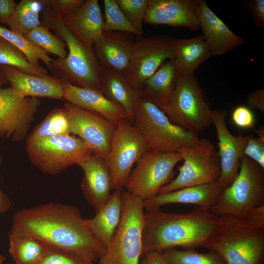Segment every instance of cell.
Wrapping results in <instances>:
<instances>
[{"instance_id":"obj_36","label":"cell","mask_w":264,"mask_h":264,"mask_svg":"<svg viewBox=\"0 0 264 264\" xmlns=\"http://www.w3.org/2000/svg\"><path fill=\"white\" fill-rule=\"evenodd\" d=\"M105 19L103 32L120 31L142 36L129 22L116 0H104Z\"/></svg>"},{"instance_id":"obj_50","label":"cell","mask_w":264,"mask_h":264,"mask_svg":"<svg viewBox=\"0 0 264 264\" xmlns=\"http://www.w3.org/2000/svg\"><path fill=\"white\" fill-rule=\"evenodd\" d=\"M1 160H2V158L0 156V163L1 162Z\"/></svg>"},{"instance_id":"obj_4","label":"cell","mask_w":264,"mask_h":264,"mask_svg":"<svg viewBox=\"0 0 264 264\" xmlns=\"http://www.w3.org/2000/svg\"><path fill=\"white\" fill-rule=\"evenodd\" d=\"M132 123L148 149L162 153H179L199 139L198 134L174 124L157 106L142 95L134 108Z\"/></svg>"},{"instance_id":"obj_15","label":"cell","mask_w":264,"mask_h":264,"mask_svg":"<svg viewBox=\"0 0 264 264\" xmlns=\"http://www.w3.org/2000/svg\"><path fill=\"white\" fill-rule=\"evenodd\" d=\"M40 105L38 98L22 96L11 87L0 88V136L24 139Z\"/></svg>"},{"instance_id":"obj_22","label":"cell","mask_w":264,"mask_h":264,"mask_svg":"<svg viewBox=\"0 0 264 264\" xmlns=\"http://www.w3.org/2000/svg\"><path fill=\"white\" fill-rule=\"evenodd\" d=\"M2 66L11 88L22 96L63 99V80L48 75L28 74L8 66Z\"/></svg>"},{"instance_id":"obj_8","label":"cell","mask_w":264,"mask_h":264,"mask_svg":"<svg viewBox=\"0 0 264 264\" xmlns=\"http://www.w3.org/2000/svg\"><path fill=\"white\" fill-rule=\"evenodd\" d=\"M160 110L174 124L198 134L213 124L212 110L194 75L179 76L170 99Z\"/></svg>"},{"instance_id":"obj_23","label":"cell","mask_w":264,"mask_h":264,"mask_svg":"<svg viewBox=\"0 0 264 264\" xmlns=\"http://www.w3.org/2000/svg\"><path fill=\"white\" fill-rule=\"evenodd\" d=\"M62 19L72 34L91 49L103 32L104 19L97 0H85Z\"/></svg>"},{"instance_id":"obj_49","label":"cell","mask_w":264,"mask_h":264,"mask_svg":"<svg viewBox=\"0 0 264 264\" xmlns=\"http://www.w3.org/2000/svg\"><path fill=\"white\" fill-rule=\"evenodd\" d=\"M6 258L2 255H0V264H2Z\"/></svg>"},{"instance_id":"obj_40","label":"cell","mask_w":264,"mask_h":264,"mask_svg":"<svg viewBox=\"0 0 264 264\" xmlns=\"http://www.w3.org/2000/svg\"><path fill=\"white\" fill-rule=\"evenodd\" d=\"M231 119L235 126L242 129H254L255 115L250 108L239 106L233 110Z\"/></svg>"},{"instance_id":"obj_26","label":"cell","mask_w":264,"mask_h":264,"mask_svg":"<svg viewBox=\"0 0 264 264\" xmlns=\"http://www.w3.org/2000/svg\"><path fill=\"white\" fill-rule=\"evenodd\" d=\"M101 90L111 102L122 107L132 123L133 110L140 97V91L132 87L124 76L109 68L100 66Z\"/></svg>"},{"instance_id":"obj_39","label":"cell","mask_w":264,"mask_h":264,"mask_svg":"<svg viewBox=\"0 0 264 264\" xmlns=\"http://www.w3.org/2000/svg\"><path fill=\"white\" fill-rule=\"evenodd\" d=\"M259 137L253 135H246V145L243 154L264 168V133L262 129L257 132Z\"/></svg>"},{"instance_id":"obj_3","label":"cell","mask_w":264,"mask_h":264,"mask_svg":"<svg viewBox=\"0 0 264 264\" xmlns=\"http://www.w3.org/2000/svg\"><path fill=\"white\" fill-rule=\"evenodd\" d=\"M42 14V25L53 30L68 49L66 58L53 60L51 64L49 69L56 76L55 77L77 87L101 91L100 66L92 49L77 39L65 25L62 18L48 5Z\"/></svg>"},{"instance_id":"obj_25","label":"cell","mask_w":264,"mask_h":264,"mask_svg":"<svg viewBox=\"0 0 264 264\" xmlns=\"http://www.w3.org/2000/svg\"><path fill=\"white\" fill-rule=\"evenodd\" d=\"M110 199L85 223L92 234L106 247L111 242L122 217L124 189L114 190Z\"/></svg>"},{"instance_id":"obj_17","label":"cell","mask_w":264,"mask_h":264,"mask_svg":"<svg viewBox=\"0 0 264 264\" xmlns=\"http://www.w3.org/2000/svg\"><path fill=\"white\" fill-rule=\"evenodd\" d=\"M198 0H149L144 22L154 25L199 28Z\"/></svg>"},{"instance_id":"obj_28","label":"cell","mask_w":264,"mask_h":264,"mask_svg":"<svg viewBox=\"0 0 264 264\" xmlns=\"http://www.w3.org/2000/svg\"><path fill=\"white\" fill-rule=\"evenodd\" d=\"M179 76L173 61L168 60L138 89L144 97L161 109L170 99Z\"/></svg>"},{"instance_id":"obj_48","label":"cell","mask_w":264,"mask_h":264,"mask_svg":"<svg viewBox=\"0 0 264 264\" xmlns=\"http://www.w3.org/2000/svg\"><path fill=\"white\" fill-rule=\"evenodd\" d=\"M7 83L8 81L5 77L2 66H0V88Z\"/></svg>"},{"instance_id":"obj_21","label":"cell","mask_w":264,"mask_h":264,"mask_svg":"<svg viewBox=\"0 0 264 264\" xmlns=\"http://www.w3.org/2000/svg\"><path fill=\"white\" fill-rule=\"evenodd\" d=\"M199 27L212 55H220L244 44L243 38L233 32L210 8L204 0H198Z\"/></svg>"},{"instance_id":"obj_47","label":"cell","mask_w":264,"mask_h":264,"mask_svg":"<svg viewBox=\"0 0 264 264\" xmlns=\"http://www.w3.org/2000/svg\"><path fill=\"white\" fill-rule=\"evenodd\" d=\"M11 205L9 198L0 189V214L7 211Z\"/></svg>"},{"instance_id":"obj_45","label":"cell","mask_w":264,"mask_h":264,"mask_svg":"<svg viewBox=\"0 0 264 264\" xmlns=\"http://www.w3.org/2000/svg\"><path fill=\"white\" fill-rule=\"evenodd\" d=\"M17 5L13 0H0V23H7L14 14Z\"/></svg>"},{"instance_id":"obj_44","label":"cell","mask_w":264,"mask_h":264,"mask_svg":"<svg viewBox=\"0 0 264 264\" xmlns=\"http://www.w3.org/2000/svg\"><path fill=\"white\" fill-rule=\"evenodd\" d=\"M246 103L250 109H256L264 112V89L261 88L250 92L247 96Z\"/></svg>"},{"instance_id":"obj_43","label":"cell","mask_w":264,"mask_h":264,"mask_svg":"<svg viewBox=\"0 0 264 264\" xmlns=\"http://www.w3.org/2000/svg\"><path fill=\"white\" fill-rule=\"evenodd\" d=\"M244 220L256 228L264 229V205L251 209Z\"/></svg>"},{"instance_id":"obj_20","label":"cell","mask_w":264,"mask_h":264,"mask_svg":"<svg viewBox=\"0 0 264 264\" xmlns=\"http://www.w3.org/2000/svg\"><path fill=\"white\" fill-rule=\"evenodd\" d=\"M225 189L219 179L213 182L181 188L171 192L159 194L154 198L144 200V209L160 208L170 203L194 204L210 210L218 202Z\"/></svg>"},{"instance_id":"obj_46","label":"cell","mask_w":264,"mask_h":264,"mask_svg":"<svg viewBox=\"0 0 264 264\" xmlns=\"http://www.w3.org/2000/svg\"><path fill=\"white\" fill-rule=\"evenodd\" d=\"M142 258L139 264H173L165 257L163 251H152Z\"/></svg>"},{"instance_id":"obj_29","label":"cell","mask_w":264,"mask_h":264,"mask_svg":"<svg viewBox=\"0 0 264 264\" xmlns=\"http://www.w3.org/2000/svg\"><path fill=\"white\" fill-rule=\"evenodd\" d=\"M7 236L9 252L16 264H38L49 248L35 237L11 229Z\"/></svg>"},{"instance_id":"obj_5","label":"cell","mask_w":264,"mask_h":264,"mask_svg":"<svg viewBox=\"0 0 264 264\" xmlns=\"http://www.w3.org/2000/svg\"><path fill=\"white\" fill-rule=\"evenodd\" d=\"M219 221L220 232L208 250L226 264H264V229L230 216H219Z\"/></svg>"},{"instance_id":"obj_34","label":"cell","mask_w":264,"mask_h":264,"mask_svg":"<svg viewBox=\"0 0 264 264\" xmlns=\"http://www.w3.org/2000/svg\"><path fill=\"white\" fill-rule=\"evenodd\" d=\"M24 37L47 53L54 54L59 59H64L67 55L65 43L42 25L33 28Z\"/></svg>"},{"instance_id":"obj_27","label":"cell","mask_w":264,"mask_h":264,"mask_svg":"<svg viewBox=\"0 0 264 264\" xmlns=\"http://www.w3.org/2000/svg\"><path fill=\"white\" fill-rule=\"evenodd\" d=\"M173 61L179 76L193 75L198 67L212 56L202 35L189 39H172Z\"/></svg>"},{"instance_id":"obj_12","label":"cell","mask_w":264,"mask_h":264,"mask_svg":"<svg viewBox=\"0 0 264 264\" xmlns=\"http://www.w3.org/2000/svg\"><path fill=\"white\" fill-rule=\"evenodd\" d=\"M148 149L143 139L128 119L117 125L105 158L111 174V189L124 187L133 164Z\"/></svg>"},{"instance_id":"obj_6","label":"cell","mask_w":264,"mask_h":264,"mask_svg":"<svg viewBox=\"0 0 264 264\" xmlns=\"http://www.w3.org/2000/svg\"><path fill=\"white\" fill-rule=\"evenodd\" d=\"M264 205V168L243 154L238 174L210 211L244 220L253 208Z\"/></svg>"},{"instance_id":"obj_13","label":"cell","mask_w":264,"mask_h":264,"mask_svg":"<svg viewBox=\"0 0 264 264\" xmlns=\"http://www.w3.org/2000/svg\"><path fill=\"white\" fill-rule=\"evenodd\" d=\"M172 39L160 35L135 36L126 77L132 87L138 89L165 62L173 60Z\"/></svg>"},{"instance_id":"obj_9","label":"cell","mask_w":264,"mask_h":264,"mask_svg":"<svg viewBox=\"0 0 264 264\" xmlns=\"http://www.w3.org/2000/svg\"><path fill=\"white\" fill-rule=\"evenodd\" d=\"M25 143L26 152L32 164L48 174L60 173L93 154L79 138L71 135L27 137Z\"/></svg>"},{"instance_id":"obj_42","label":"cell","mask_w":264,"mask_h":264,"mask_svg":"<svg viewBox=\"0 0 264 264\" xmlns=\"http://www.w3.org/2000/svg\"><path fill=\"white\" fill-rule=\"evenodd\" d=\"M255 25L259 28L264 27V0H243Z\"/></svg>"},{"instance_id":"obj_33","label":"cell","mask_w":264,"mask_h":264,"mask_svg":"<svg viewBox=\"0 0 264 264\" xmlns=\"http://www.w3.org/2000/svg\"><path fill=\"white\" fill-rule=\"evenodd\" d=\"M0 37L19 49L31 64L40 66L39 62L42 61L50 68L53 59H51L45 51L31 43L24 36L0 26Z\"/></svg>"},{"instance_id":"obj_18","label":"cell","mask_w":264,"mask_h":264,"mask_svg":"<svg viewBox=\"0 0 264 264\" xmlns=\"http://www.w3.org/2000/svg\"><path fill=\"white\" fill-rule=\"evenodd\" d=\"M135 36L125 32H103L92 48L100 66L126 78Z\"/></svg>"},{"instance_id":"obj_11","label":"cell","mask_w":264,"mask_h":264,"mask_svg":"<svg viewBox=\"0 0 264 264\" xmlns=\"http://www.w3.org/2000/svg\"><path fill=\"white\" fill-rule=\"evenodd\" d=\"M179 153L184 162L178 169L177 176L163 186L158 194L208 183L220 177L219 156L208 139H199L197 143L182 148Z\"/></svg>"},{"instance_id":"obj_19","label":"cell","mask_w":264,"mask_h":264,"mask_svg":"<svg viewBox=\"0 0 264 264\" xmlns=\"http://www.w3.org/2000/svg\"><path fill=\"white\" fill-rule=\"evenodd\" d=\"M84 176L81 189L95 213L110 199L112 179L106 159L94 154L79 162Z\"/></svg>"},{"instance_id":"obj_30","label":"cell","mask_w":264,"mask_h":264,"mask_svg":"<svg viewBox=\"0 0 264 264\" xmlns=\"http://www.w3.org/2000/svg\"><path fill=\"white\" fill-rule=\"evenodd\" d=\"M45 6V0H22L17 4L7 24L11 30L24 36L33 28L42 25L40 13Z\"/></svg>"},{"instance_id":"obj_2","label":"cell","mask_w":264,"mask_h":264,"mask_svg":"<svg viewBox=\"0 0 264 264\" xmlns=\"http://www.w3.org/2000/svg\"><path fill=\"white\" fill-rule=\"evenodd\" d=\"M145 210L142 258L176 247L207 249L220 231L219 216L199 207L185 214L166 213L160 208Z\"/></svg>"},{"instance_id":"obj_16","label":"cell","mask_w":264,"mask_h":264,"mask_svg":"<svg viewBox=\"0 0 264 264\" xmlns=\"http://www.w3.org/2000/svg\"><path fill=\"white\" fill-rule=\"evenodd\" d=\"M227 111L212 110V119L218 138V155L220 165L219 179L225 188L234 181L239 172L241 159L246 145V135L241 132L233 135L226 125Z\"/></svg>"},{"instance_id":"obj_32","label":"cell","mask_w":264,"mask_h":264,"mask_svg":"<svg viewBox=\"0 0 264 264\" xmlns=\"http://www.w3.org/2000/svg\"><path fill=\"white\" fill-rule=\"evenodd\" d=\"M0 66H10L30 74L48 76V71L29 63L25 55L10 42L0 37Z\"/></svg>"},{"instance_id":"obj_10","label":"cell","mask_w":264,"mask_h":264,"mask_svg":"<svg viewBox=\"0 0 264 264\" xmlns=\"http://www.w3.org/2000/svg\"><path fill=\"white\" fill-rule=\"evenodd\" d=\"M181 160L179 153H165L148 149L136 162L124 187L143 201L152 198L172 180L174 168Z\"/></svg>"},{"instance_id":"obj_31","label":"cell","mask_w":264,"mask_h":264,"mask_svg":"<svg viewBox=\"0 0 264 264\" xmlns=\"http://www.w3.org/2000/svg\"><path fill=\"white\" fill-rule=\"evenodd\" d=\"M70 121L66 110L56 108L51 110L27 136L39 138L57 135H71Z\"/></svg>"},{"instance_id":"obj_24","label":"cell","mask_w":264,"mask_h":264,"mask_svg":"<svg viewBox=\"0 0 264 264\" xmlns=\"http://www.w3.org/2000/svg\"><path fill=\"white\" fill-rule=\"evenodd\" d=\"M63 81V99L65 101L98 113L117 124L128 119L124 109L109 100L101 91L77 87Z\"/></svg>"},{"instance_id":"obj_14","label":"cell","mask_w":264,"mask_h":264,"mask_svg":"<svg viewBox=\"0 0 264 264\" xmlns=\"http://www.w3.org/2000/svg\"><path fill=\"white\" fill-rule=\"evenodd\" d=\"M72 134L77 135L95 154L106 158L117 124L106 117L65 101Z\"/></svg>"},{"instance_id":"obj_7","label":"cell","mask_w":264,"mask_h":264,"mask_svg":"<svg viewBox=\"0 0 264 264\" xmlns=\"http://www.w3.org/2000/svg\"><path fill=\"white\" fill-rule=\"evenodd\" d=\"M143 201L124 190L121 221L98 264H139L145 223Z\"/></svg>"},{"instance_id":"obj_35","label":"cell","mask_w":264,"mask_h":264,"mask_svg":"<svg viewBox=\"0 0 264 264\" xmlns=\"http://www.w3.org/2000/svg\"><path fill=\"white\" fill-rule=\"evenodd\" d=\"M163 253L173 264H226L221 256L213 250L201 253L195 249L179 250L175 248Z\"/></svg>"},{"instance_id":"obj_1","label":"cell","mask_w":264,"mask_h":264,"mask_svg":"<svg viewBox=\"0 0 264 264\" xmlns=\"http://www.w3.org/2000/svg\"><path fill=\"white\" fill-rule=\"evenodd\" d=\"M11 229L31 235L48 247L95 263L105 253L75 206L49 202L17 211Z\"/></svg>"},{"instance_id":"obj_37","label":"cell","mask_w":264,"mask_h":264,"mask_svg":"<svg viewBox=\"0 0 264 264\" xmlns=\"http://www.w3.org/2000/svg\"><path fill=\"white\" fill-rule=\"evenodd\" d=\"M131 24L142 35L144 22L149 0H116Z\"/></svg>"},{"instance_id":"obj_41","label":"cell","mask_w":264,"mask_h":264,"mask_svg":"<svg viewBox=\"0 0 264 264\" xmlns=\"http://www.w3.org/2000/svg\"><path fill=\"white\" fill-rule=\"evenodd\" d=\"M84 0H45L47 5L61 18L73 13L84 2Z\"/></svg>"},{"instance_id":"obj_38","label":"cell","mask_w":264,"mask_h":264,"mask_svg":"<svg viewBox=\"0 0 264 264\" xmlns=\"http://www.w3.org/2000/svg\"><path fill=\"white\" fill-rule=\"evenodd\" d=\"M38 264H95L78 256L49 247Z\"/></svg>"}]
</instances>
